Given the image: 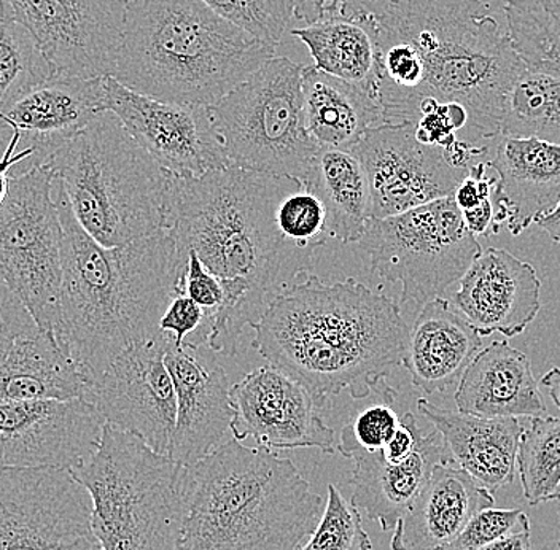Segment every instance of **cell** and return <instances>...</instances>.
<instances>
[{"label":"cell","instance_id":"obj_31","mask_svg":"<svg viewBox=\"0 0 560 550\" xmlns=\"http://www.w3.org/2000/svg\"><path fill=\"white\" fill-rule=\"evenodd\" d=\"M303 187L324 206L330 239L360 241L371 220V192L359 157L349 150L318 149Z\"/></svg>","mask_w":560,"mask_h":550},{"label":"cell","instance_id":"obj_44","mask_svg":"<svg viewBox=\"0 0 560 550\" xmlns=\"http://www.w3.org/2000/svg\"><path fill=\"white\" fill-rule=\"evenodd\" d=\"M37 327L33 315L5 283L0 282V364L24 332Z\"/></svg>","mask_w":560,"mask_h":550},{"label":"cell","instance_id":"obj_8","mask_svg":"<svg viewBox=\"0 0 560 550\" xmlns=\"http://www.w3.org/2000/svg\"><path fill=\"white\" fill-rule=\"evenodd\" d=\"M70 475L91 499L103 550H177L188 511L187 466L105 423L100 446Z\"/></svg>","mask_w":560,"mask_h":550},{"label":"cell","instance_id":"obj_29","mask_svg":"<svg viewBox=\"0 0 560 550\" xmlns=\"http://www.w3.org/2000/svg\"><path fill=\"white\" fill-rule=\"evenodd\" d=\"M90 384L52 332L38 327L16 339L0 364V401L85 398Z\"/></svg>","mask_w":560,"mask_h":550},{"label":"cell","instance_id":"obj_9","mask_svg":"<svg viewBox=\"0 0 560 550\" xmlns=\"http://www.w3.org/2000/svg\"><path fill=\"white\" fill-rule=\"evenodd\" d=\"M303 70L292 59L271 58L208 107L231 166L303 185L318 152L304 121Z\"/></svg>","mask_w":560,"mask_h":550},{"label":"cell","instance_id":"obj_1","mask_svg":"<svg viewBox=\"0 0 560 550\" xmlns=\"http://www.w3.org/2000/svg\"><path fill=\"white\" fill-rule=\"evenodd\" d=\"M296 185L236 166L198 178L174 175L167 234L185 258L195 251L223 290L212 352L236 355L244 327L254 328L275 294L310 272L314 254L289 244L278 224L280 199Z\"/></svg>","mask_w":560,"mask_h":550},{"label":"cell","instance_id":"obj_18","mask_svg":"<svg viewBox=\"0 0 560 550\" xmlns=\"http://www.w3.org/2000/svg\"><path fill=\"white\" fill-rule=\"evenodd\" d=\"M104 425L83 398L0 401V465L70 471L94 454Z\"/></svg>","mask_w":560,"mask_h":550},{"label":"cell","instance_id":"obj_42","mask_svg":"<svg viewBox=\"0 0 560 550\" xmlns=\"http://www.w3.org/2000/svg\"><path fill=\"white\" fill-rule=\"evenodd\" d=\"M292 15L306 24L327 17L380 16L395 0H290Z\"/></svg>","mask_w":560,"mask_h":550},{"label":"cell","instance_id":"obj_26","mask_svg":"<svg viewBox=\"0 0 560 550\" xmlns=\"http://www.w3.org/2000/svg\"><path fill=\"white\" fill-rule=\"evenodd\" d=\"M458 412L489 419L545 416L546 405L528 356L506 339L479 350L454 395Z\"/></svg>","mask_w":560,"mask_h":550},{"label":"cell","instance_id":"obj_49","mask_svg":"<svg viewBox=\"0 0 560 550\" xmlns=\"http://www.w3.org/2000/svg\"><path fill=\"white\" fill-rule=\"evenodd\" d=\"M535 224H538V226H540L560 247V198L555 209L546 213V215L540 217Z\"/></svg>","mask_w":560,"mask_h":550},{"label":"cell","instance_id":"obj_4","mask_svg":"<svg viewBox=\"0 0 560 550\" xmlns=\"http://www.w3.org/2000/svg\"><path fill=\"white\" fill-rule=\"evenodd\" d=\"M276 48L202 0H128L112 77L153 100L212 107Z\"/></svg>","mask_w":560,"mask_h":550},{"label":"cell","instance_id":"obj_11","mask_svg":"<svg viewBox=\"0 0 560 550\" xmlns=\"http://www.w3.org/2000/svg\"><path fill=\"white\" fill-rule=\"evenodd\" d=\"M52 185L50 167L33 163L26 173L10 175L0 206V282L48 332L58 312L65 245Z\"/></svg>","mask_w":560,"mask_h":550},{"label":"cell","instance_id":"obj_48","mask_svg":"<svg viewBox=\"0 0 560 550\" xmlns=\"http://www.w3.org/2000/svg\"><path fill=\"white\" fill-rule=\"evenodd\" d=\"M481 550H532L530 528L503 536Z\"/></svg>","mask_w":560,"mask_h":550},{"label":"cell","instance_id":"obj_39","mask_svg":"<svg viewBox=\"0 0 560 550\" xmlns=\"http://www.w3.org/2000/svg\"><path fill=\"white\" fill-rule=\"evenodd\" d=\"M400 425V417L392 402L370 406L357 413L341 431L336 450L349 457L352 452H376L385 447Z\"/></svg>","mask_w":560,"mask_h":550},{"label":"cell","instance_id":"obj_28","mask_svg":"<svg viewBox=\"0 0 560 550\" xmlns=\"http://www.w3.org/2000/svg\"><path fill=\"white\" fill-rule=\"evenodd\" d=\"M304 121L318 149L350 150L368 129L383 125L377 94L335 79L314 66L303 70Z\"/></svg>","mask_w":560,"mask_h":550},{"label":"cell","instance_id":"obj_36","mask_svg":"<svg viewBox=\"0 0 560 550\" xmlns=\"http://www.w3.org/2000/svg\"><path fill=\"white\" fill-rule=\"evenodd\" d=\"M301 550H373L359 507L332 483L328 485L327 503L317 528Z\"/></svg>","mask_w":560,"mask_h":550},{"label":"cell","instance_id":"obj_27","mask_svg":"<svg viewBox=\"0 0 560 550\" xmlns=\"http://www.w3.org/2000/svg\"><path fill=\"white\" fill-rule=\"evenodd\" d=\"M418 409L443 437L454 465L468 472L479 485L495 495L514 481L524 431L520 420L446 411L422 398Z\"/></svg>","mask_w":560,"mask_h":550},{"label":"cell","instance_id":"obj_23","mask_svg":"<svg viewBox=\"0 0 560 550\" xmlns=\"http://www.w3.org/2000/svg\"><path fill=\"white\" fill-rule=\"evenodd\" d=\"M348 458L355 461L350 503L365 511L384 531L395 530L438 465H454L436 430L422 434L418 447L405 460H385L380 450H355Z\"/></svg>","mask_w":560,"mask_h":550},{"label":"cell","instance_id":"obj_7","mask_svg":"<svg viewBox=\"0 0 560 550\" xmlns=\"http://www.w3.org/2000/svg\"><path fill=\"white\" fill-rule=\"evenodd\" d=\"M42 164L55 174L77 222L103 247L167 230L173 174L158 166L108 112Z\"/></svg>","mask_w":560,"mask_h":550},{"label":"cell","instance_id":"obj_38","mask_svg":"<svg viewBox=\"0 0 560 550\" xmlns=\"http://www.w3.org/2000/svg\"><path fill=\"white\" fill-rule=\"evenodd\" d=\"M213 12L247 31L265 44L278 47L292 21L290 0H202Z\"/></svg>","mask_w":560,"mask_h":550},{"label":"cell","instance_id":"obj_47","mask_svg":"<svg viewBox=\"0 0 560 550\" xmlns=\"http://www.w3.org/2000/svg\"><path fill=\"white\" fill-rule=\"evenodd\" d=\"M462 219L465 226L472 236H490V234H499V227L493 223V204L492 199L481 202V204L472 207V209L460 210Z\"/></svg>","mask_w":560,"mask_h":550},{"label":"cell","instance_id":"obj_12","mask_svg":"<svg viewBox=\"0 0 560 550\" xmlns=\"http://www.w3.org/2000/svg\"><path fill=\"white\" fill-rule=\"evenodd\" d=\"M68 469L0 465V550H103Z\"/></svg>","mask_w":560,"mask_h":550},{"label":"cell","instance_id":"obj_19","mask_svg":"<svg viewBox=\"0 0 560 550\" xmlns=\"http://www.w3.org/2000/svg\"><path fill=\"white\" fill-rule=\"evenodd\" d=\"M451 304L481 338L523 335L541 311V280L534 266L503 248H488L471 262Z\"/></svg>","mask_w":560,"mask_h":550},{"label":"cell","instance_id":"obj_52","mask_svg":"<svg viewBox=\"0 0 560 550\" xmlns=\"http://www.w3.org/2000/svg\"><path fill=\"white\" fill-rule=\"evenodd\" d=\"M558 550H560V539H559V541H558Z\"/></svg>","mask_w":560,"mask_h":550},{"label":"cell","instance_id":"obj_13","mask_svg":"<svg viewBox=\"0 0 560 550\" xmlns=\"http://www.w3.org/2000/svg\"><path fill=\"white\" fill-rule=\"evenodd\" d=\"M128 0H0V17L30 31L55 75H114Z\"/></svg>","mask_w":560,"mask_h":550},{"label":"cell","instance_id":"obj_45","mask_svg":"<svg viewBox=\"0 0 560 550\" xmlns=\"http://www.w3.org/2000/svg\"><path fill=\"white\" fill-rule=\"evenodd\" d=\"M488 163L479 161L472 164L464 180L458 184L454 192V201L460 210L472 209L481 202L492 199L493 188H495L497 178L488 177Z\"/></svg>","mask_w":560,"mask_h":550},{"label":"cell","instance_id":"obj_22","mask_svg":"<svg viewBox=\"0 0 560 550\" xmlns=\"http://www.w3.org/2000/svg\"><path fill=\"white\" fill-rule=\"evenodd\" d=\"M103 79L52 75L27 91L0 114V126L18 129L21 143L33 147L35 163H44L105 114Z\"/></svg>","mask_w":560,"mask_h":550},{"label":"cell","instance_id":"obj_46","mask_svg":"<svg viewBox=\"0 0 560 550\" xmlns=\"http://www.w3.org/2000/svg\"><path fill=\"white\" fill-rule=\"evenodd\" d=\"M10 131H12V134H10L9 143H7L5 150L0 156V206H2L7 191H9L10 171L16 164L24 163V160H33L35 155L33 147H24L23 150L16 152L23 138H21V132L18 129H10Z\"/></svg>","mask_w":560,"mask_h":550},{"label":"cell","instance_id":"obj_10","mask_svg":"<svg viewBox=\"0 0 560 550\" xmlns=\"http://www.w3.org/2000/svg\"><path fill=\"white\" fill-rule=\"evenodd\" d=\"M357 244L370 258L374 274L401 283V304L419 306L443 297L482 251L453 196L371 219Z\"/></svg>","mask_w":560,"mask_h":550},{"label":"cell","instance_id":"obj_24","mask_svg":"<svg viewBox=\"0 0 560 550\" xmlns=\"http://www.w3.org/2000/svg\"><path fill=\"white\" fill-rule=\"evenodd\" d=\"M495 503L457 465H438L418 499L402 514L392 536V550H441L454 541L479 511Z\"/></svg>","mask_w":560,"mask_h":550},{"label":"cell","instance_id":"obj_40","mask_svg":"<svg viewBox=\"0 0 560 550\" xmlns=\"http://www.w3.org/2000/svg\"><path fill=\"white\" fill-rule=\"evenodd\" d=\"M528 528H530V522L524 511L488 507L479 511L465 525L460 535L441 550H481L503 536L528 530Z\"/></svg>","mask_w":560,"mask_h":550},{"label":"cell","instance_id":"obj_6","mask_svg":"<svg viewBox=\"0 0 560 550\" xmlns=\"http://www.w3.org/2000/svg\"><path fill=\"white\" fill-rule=\"evenodd\" d=\"M376 20L411 45L422 68L400 122L415 121L420 101L432 97L467 110L471 142L500 138L508 93L525 65L485 0H395Z\"/></svg>","mask_w":560,"mask_h":550},{"label":"cell","instance_id":"obj_35","mask_svg":"<svg viewBox=\"0 0 560 550\" xmlns=\"http://www.w3.org/2000/svg\"><path fill=\"white\" fill-rule=\"evenodd\" d=\"M55 75L30 31L0 17V114Z\"/></svg>","mask_w":560,"mask_h":550},{"label":"cell","instance_id":"obj_2","mask_svg":"<svg viewBox=\"0 0 560 550\" xmlns=\"http://www.w3.org/2000/svg\"><path fill=\"white\" fill-rule=\"evenodd\" d=\"M254 329L252 347L320 406L341 391H380L409 335L397 301L352 277L328 285L310 272L275 294Z\"/></svg>","mask_w":560,"mask_h":550},{"label":"cell","instance_id":"obj_30","mask_svg":"<svg viewBox=\"0 0 560 550\" xmlns=\"http://www.w3.org/2000/svg\"><path fill=\"white\" fill-rule=\"evenodd\" d=\"M306 45L314 68L376 93L380 48L376 16L327 17L290 31Z\"/></svg>","mask_w":560,"mask_h":550},{"label":"cell","instance_id":"obj_3","mask_svg":"<svg viewBox=\"0 0 560 550\" xmlns=\"http://www.w3.org/2000/svg\"><path fill=\"white\" fill-rule=\"evenodd\" d=\"M52 195L65 236L52 335L91 385L115 356L163 332L187 258L167 231L103 247L77 222L56 178Z\"/></svg>","mask_w":560,"mask_h":550},{"label":"cell","instance_id":"obj_50","mask_svg":"<svg viewBox=\"0 0 560 550\" xmlns=\"http://www.w3.org/2000/svg\"><path fill=\"white\" fill-rule=\"evenodd\" d=\"M540 385L548 391L549 398L560 411V367H552L541 377Z\"/></svg>","mask_w":560,"mask_h":550},{"label":"cell","instance_id":"obj_43","mask_svg":"<svg viewBox=\"0 0 560 550\" xmlns=\"http://www.w3.org/2000/svg\"><path fill=\"white\" fill-rule=\"evenodd\" d=\"M180 293L187 294L202 309L215 314L223 301L220 280L202 265L195 251H188L187 265L180 280Z\"/></svg>","mask_w":560,"mask_h":550},{"label":"cell","instance_id":"obj_17","mask_svg":"<svg viewBox=\"0 0 560 550\" xmlns=\"http://www.w3.org/2000/svg\"><path fill=\"white\" fill-rule=\"evenodd\" d=\"M233 420L231 431L236 441L254 437L257 446L269 450L318 448L335 454V430L318 411L324 406L306 387L272 364L245 374L230 388Z\"/></svg>","mask_w":560,"mask_h":550},{"label":"cell","instance_id":"obj_41","mask_svg":"<svg viewBox=\"0 0 560 550\" xmlns=\"http://www.w3.org/2000/svg\"><path fill=\"white\" fill-rule=\"evenodd\" d=\"M215 314L202 309L187 294H175L160 320V329L170 332L175 346L201 349L208 344Z\"/></svg>","mask_w":560,"mask_h":550},{"label":"cell","instance_id":"obj_5","mask_svg":"<svg viewBox=\"0 0 560 550\" xmlns=\"http://www.w3.org/2000/svg\"><path fill=\"white\" fill-rule=\"evenodd\" d=\"M188 511L177 550H301L325 500L289 458L231 440L187 466Z\"/></svg>","mask_w":560,"mask_h":550},{"label":"cell","instance_id":"obj_16","mask_svg":"<svg viewBox=\"0 0 560 550\" xmlns=\"http://www.w3.org/2000/svg\"><path fill=\"white\" fill-rule=\"evenodd\" d=\"M104 112L121 122L158 166L175 177L198 178L231 166L215 138L208 107L153 100L104 77Z\"/></svg>","mask_w":560,"mask_h":550},{"label":"cell","instance_id":"obj_21","mask_svg":"<svg viewBox=\"0 0 560 550\" xmlns=\"http://www.w3.org/2000/svg\"><path fill=\"white\" fill-rule=\"evenodd\" d=\"M499 178L492 192L493 223L521 236L551 212L560 198V147L535 138L500 136L489 161Z\"/></svg>","mask_w":560,"mask_h":550},{"label":"cell","instance_id":"obj_32","mask_svg":"<svg viewBox=\"0 0 560 550\" xmlns=\"http://www.w3.org/2000/svg\"><path fill=\"white\" fill-rule=\"evenodd\" d=\"M500 136L560 147V73L524 68L508 93Z\"/></svg>","mask_w":560,"mask_h":550},{"label":"cell","instance_id":"obj_15","mask_svg":"<svg viewBox=\"0 0 560 550\" xmlns=\"http://www.w3.org/2000/svg\"><path fill=\"white\" fill-rule=\"evenodd\" d=\"M365 169L371 219L408 212L454 196L468 171L458 169L440 147L423 145L415 122H383L368 129L349 150Z\"/></svg>","mask_w":560,"mask_h":550},{"label":"cell","instance_id":"obj_37","mask_svg":"<svg viewBox=\"0 0 560 550\" xmlns=\"http://www.w3.org/2000/svg\"><path fill=\"white\" fill-rule=\"evenodd\" d=\"M280 233L289 244L314 254L330 239L327 233V212L317 196L303 185H296L282 196L278 206Z\"/></svg>","mask_w":560,"mask_h":550},{"label":"cell","instance_id":"obj_14","mask_svg":"<svg viewBox=\"0 0 560 550\" xmlns=\"http://www.w3.org/2000/svg\"><path fill=\"white\" fill-rule=\"evenodd\" d=\"M170 332L126 349L90 385L85 398L108 425L135 434L156 454L170 457L177 417L173 377L164 356Z\"/></svg>","mask_w":560,"mask_h":550},{"label":"cell","instance_id":"obj_51","mask_svg":"<svg viewBox=\"0 0 560 550\" xmlns=\"http://www.w3.org/2000/svg\"><path fill=\"white\" fill-rule=\"evenodd\" d=\"M549 501H560V485L558 487V490L552 493V496L549 499Z\"/></svg>","mask_w":560,"mask_h":550},{"label":"cell","instance_id":"obj_34","mask_svg":"<svg viewBox=\"0 0 560 550\" xmlns=\"http://www.w3.org/2000/svg\"><path fill=\"white\" fill-rule=\"evenodd\" d=\"M516 468L525 500L532 506L549 503L560 485V417L528 419L521 434Z\"/></svg>","mask_w":560,"mask_h":550},{"label":"cell","instance_id":"obj_20","mask_svg":"<svg viewBox=\"0 0 560 550\" xmlns=\"http://www.w3.org/2000/svg\"><path fill=\"white\" fill-rule=\"evenodd\" d=\"M173 377L177 417L170 457L191 466L220 446L231 429L233 408L225 370L199 349L171 342L164 356Z\"/></svg>","mask_w":560,"mask_h":550},{"label":"cell","instance_id":"obj_25","mask_svg":"<svg viewBox=\"0 0 560 550\" xmlns=\"http://www.w3.org/2000/svg\"><path fill=\"white\" fill-rule=\"evenodd\" d=\"M482 349V338L451 301L435 297L423 304L412 327L401 366L412 385L427 395L441 394L460 382Z\"/></svg>","mask_w":560,"mask_h":550},{"label":"cell","instance_id":"obj_33","mask_svg":"<svg viewBox=\"0 0 560 550\" xmlns=\"http://www.w3.org/2000/svg\"><path fill=\"white\" fill-rule=\"evenodd\" d=\"M503 16L525 68L560 73V0H503Z\"/></svg>","mask_w":560,"mask_h":550}]
</instances>
